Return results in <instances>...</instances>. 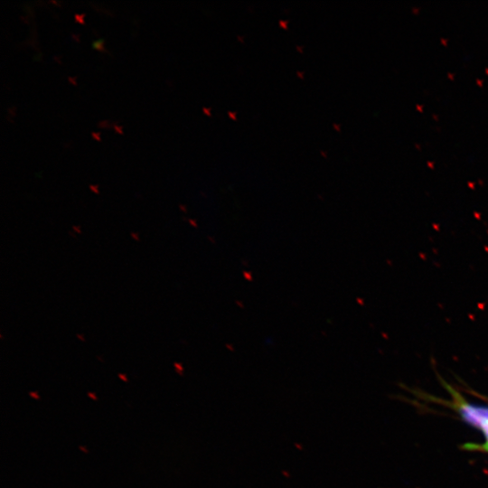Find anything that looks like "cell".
I'll return each instance as SVG.
<instances>
[{
	"mask_svg": "<svg viewBox=\"0 0 488 488\" xmlns=\"http://www.w3.org/2000/svg\"><path fill=\"white\" fill-rule=\"evenodd\" d=\"M102 42H103V40H102V39H99V40H98V41H96V42H92V45H93L94 48H97V49H99V50H101V49H103V48H102Z\"/></svg>",
	"mask_w": 488,
	"mask_h": 488,
	"instance_id": "6da1fadb",
	"label": "cell"
},
{
	"mask_svg": "<svg viewBox=\"0 0 488 488\" xmlns=\"http://www.w3.org/2000/svg\"><path fill=\"white\" fill-rule=\"evenodd\" d=\"M82 16H83V14H80V15L75 14V18H76L80 23H82Z\"/></svg>",
	"mask_w": 488,
	"mask_h": 488,
	"instance_id": "7a4b0ae2",
	"label": "cell"
},
{
	"mask_svg": "<svg viewBox=\"0 0 488 488\" xmlns=\"http://www.w3.org/2000/svg\"><path fill=\"white\" fill-rule=\"evenodd\" d=\"M92 136H95L96 139L99 140V134L92 132Z\"/></svg>",
	"mask_w": 488,
	"mask_h": 488,
	"instance_id": "3957f363",
	"label": "cell"
},
{
	"mask_svg": "<svg viewBox=\"0 0 488 488\" xmlns=\"http://www.w3.org/2000/svg\"><path fill=\"white\" fill-rule=\"evenodd\" d=\"M89 396H90V397H91V399H97L96 396H95V395H93V394H90V393H89Z\"/></svg>",
	"mask_w": 488,
	"mask_h": 488,
	"instance_id": "277c9868",
	"label": "cell"
},
{
	"mask_svg": "<svg viewBox=\"0 0 488 488\" xmlns=\"http://www.w3.org/2000/svg\"><path fill=\"white\" fill-rule=\"evenodd\" d=\"M115 128L117 129V131H118V132H120V133H121V130H120L121 128H120L119 127H117V126H115Z\"/></svg>",
	"mask_w": 488,
	"mask_h": 488,
	"instance_id": "5b68a950",
	"label": "cell"
},
{
	"mask_svg": "<svg viewBox=\"0 0 488 488\" xmlns=\"http://www.w3.org/2000/svg\"><path fill=\"white\" fill-rule=\"evenodd\" d=\"M30 395L36 397V399H39L38 395H35L34 393H31Z\"/></svg>",
	"mask_w": 488,
	"mask_h": 488,
	"instance_id": "8992f818",
	"label": "cell"
}]
</instances>
